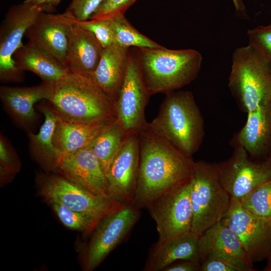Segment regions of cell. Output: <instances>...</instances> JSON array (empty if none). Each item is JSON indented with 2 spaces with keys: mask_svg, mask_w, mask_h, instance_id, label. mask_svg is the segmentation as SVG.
<instances>
[{
  "mask_svg": "<svg viewBox=\"0 0 271 271\" xmlns=\"http://www.w3.org/2000/svg\"><path fill=\"white\" fill-rule=\"evenodd\" d=\"M138 136V179L131 204L140 209L186 183L191 177L195 161L147 125Z\"/></svg>",
  "mask_w": 271,
  "mask_h": 271,
  "instance_id": "1",
  "label": "cell"
},
{
  "mask_svg": "<svg viewBox=\"0 0 271 271\" xmlns=\"http://www.w3.org/2000/svg\"><path fill=\"white\" fill-rule=\"evenodd\" d=\"M147 126L190 157L200 149L205 136L203 118L189 91L166 94L157 115Z\"/></svg>",
  "mask_w": 271,
  "mask_h": 271,
  "instance_id": "2",
  "label": "cell"
},
{
  "mask_svg": "<svg viewBox=\"0 0 271 271\" xmlns=\"http://www.w3.org/2000/svg\"><path fill=\"white\" fill-rule=\"evenodd\" d=\"M141 74L149 94H165L190 84L198 75L202 63L193 49L136 48Z\"/></svg>",
  "mask_w": 271,
  "mask_h": 271,
  "instance_id": "3",
  "label": "cell"
},
{
  "mask_svg": "<svg viewBox=\"0 0 271 271\" xmlns=\"http://www.w3.org/2000/svg\"><path fill=\"white\" fill-rule=\"evenodd\" d=\"M49 102L58 116L71 121L92 123L116 118L114 103L90 79L70 72L55 83Z\"/></svg>",
  "mask_w": 271,
  "mask_h": 271,
  "instance_id": "4",
  "label": "cell"
},
{
  "mask_svg": "<svg viewBox=\"0 0 271 271\" xmlns=\"http://www.w3.org/2000/svg\"><path fill=\"white\" fill-rule=\"evenodd\" d=\"M228 87L246 113L271 101V67L249 44L233 52Z\"/></svg>",
  "mask_w": 271,
  "mask_h": 271,
  "instance_id": "5",
  "label": "cell"
},
{
  "mask_svg": "<svg viewBox=\"0 0 271 271\" xmlns=\"http://www.w3.org/2000/svg\"><path fill=\"white\" fill-rule=\"evenodd\" d=\"M190 183L191 232L200 236L223 218L229 209L231 197L221 183L216 163L195 162Z\"/></svg>",
  "mask_w": 271,
  "mask_h": 271,
  "instance_id": "6",
  "label": "cell"
},
{
  "mask_svg": "<svg viewBox=\"0 0 271 271\" xmlns=\"http://www.w3.org/2000/svg\"><path fill=\"white\" fill-rule=\"evenodd\" d=\"M150 96L141 74L137 49L130 48L125 76L115 105L116 119L127 135L138 133L147 125L145 110Z\"/></svg>",
  "mask_w": 271,
  "mask_h": 271,
  "instance_id": "7",
  "label": "cell"
},
{
  "mask_svg": "<svg viewBox=\"0 0 271 271\" xmlns=\"http://www.w3.org/2000/svg\"><path fill=\"white\" fill-rule=\"evenodd\" d=\"M221 183L231 197L240 199L271 179V155L254 159L240 147L231 156L218 163Z\"/></svg>",
  "mask_w": 271,
  "mask_h": 271,
  "instance_id": "8",
  "label": "cell"
},
{
  "mask_svg": "<svg viewBox=\"0 0 271 271\" xmlns=\"http://www.w3.org/2000/svg\"><path fill=\"white\" fill-rule=\"evenodd\" d=\"M41 12L23 2L12 6L7 13L0 28V79L2 82L22 81L23 71L16 66L14 55L23 45L24 36Z\"/></svg>",
  "mask_w": 271,
  "mask_h": 271,
  "instance_id": "9",
  "label": "cell"
},
{
  "mask_svg": "<svg viewBox=\"0 0 271 271\" xmlns=\"http://www.w3.org/2000/svg\"><path fill=\"white\" fill-rule=\"evenodd\" d=\"M221 220L238 236L253 263L271 257L270 221L253 213L232 197Z\"/></svg>",
  "mask_w": 271,
  "mask_h": 271,
  "instance_id": "10",
  "label": "cell"
},
{
  "mask_svg": "<svg viewBox=\"0 0 271 271\" xmlns=\"http://www.w3.org/2000/svg\"><path fill=\"white\" fill-rule=\"evenodd\" d=\"M190 179L184 185L156 199L146 208L156 223L159 241L191 232L193 210Z\"/></svg>",
  "mask_w": 271,
  "mask_h": 271,
  "instance_id": "11",
  "label": "cell"
},
{
  "mask_svg": "<svg viewBox=\"0 0 271 271\" xmlns=\"http://www.w3.org/2000/svg\"><path fill=\"white\" fill-rule=\"evenodd\" d=\"M42 193L47 201L61 203L99 220L121 206L110 197L96 195L65 177L52 176L45 182Z\"/></svg>",
  "mask_w": 271,
  "mask_h": 271,
  "instance_id": "12",
  "label": "cell"
},
{
  "mask_svg": "<svg viewBox=\"0 0 271 271\" xmlns=\"http://www.w3.org/2000/svg\"><path fill=\"white\" fill-rule=\"evenodd\" d=\"M139 209L128 204L104 216L98 223L88 246L85 268L96 267L126 237L139 218Z\"/></svg>",
  "mask_w": 271,
  "mask_h": 271,
  "instance_id": "13",
  "label": "cell"
},
{
  "mask_svg": "<svg viewBox=\"0 0 271 271\" xmlns=\"http://www.w3.org/2000/svg\"><path fill=\"white\" fill-rule=\"evenodd\" d=\"M140 163L138 133L127 136L106 174L109 197L121 206L132 203L136 193Z\"/></svg>",
  "mask_w": 271,
  "mask_h": 271,
  "instance_id": "14",
  "label": "cell"
},
{
  "mask_svg": "<svg viewBox=\"0 0 271 271\" xmlns=\"http://www.w3.org/2000/svg\"><path fill=\"white\" fill-rule=\"evenodd\" d=\"M74 24V20L66 12L60 14L41 12L25 35L29 42L54 56L65 66Z\"/></svg>",
  "mask_w": 271,
  "mask_h": 271,
  "instance_id": "15",
  "label": "cell"
},
{
  "mask_svg": "<svg viewBox=\"0 0 271 271\" xmlns=\"http://www.w3.org/2000/svg\"><path fill=\"white\" fill-rule=\"evenodd\" d=\"M57 168L70 181L94 194L110 197L106 175L98 158L89 148L64 155Z\"/></svg>",
  "mask_w": 271,
  "mask_h": 271,
  "instance_id": "16",
  "label": "cell"
},
{
  "mask_svg": "<svg viewBox=\"0 0 271 271\" xmlns=\"http://www.w3.org/2000/svg\"><path fill=\"white\" fill-rule=\"evenodd\" d=\"M233 147L243 148L254 159L271 155V101L247 113L244 126L231 140Z\"/></svg>",
  "mask_w": 271,
  "mask_h": 271,
  "instance_id": "17",
  "label": "cell"
},
{
  "mask_svg": "<svg viewBox=\"0 0 271 271\" xmlns=\"http://www.w3.org/2000/svg\"><path fill=\"white\" fill-rule=\"evenodd\" d=\"M199 249L201 260L207 255H217L229 260L244 271L254 270L239 237L222 220L206 230L199 237Z\"/></svg>",
  "mask_w": 271,
  "mask_h": 271,
  "instance_id": "18",
  "label": "cell"
},
{
  "mask_svg": "<svg viewBox=\"0 0 271 271\" xmlns=\"http://www.w3.org/2000/svg\"><path fill=\"white\" fill-rule=\"evenodd\" d=\"M54 88L55 83L44 81L31 87L2 86L0 97L11 116L20 125L27 127L33 124L37 119L34 104L42 99L50 101Z\"/></svg>",
  "mask_w": 271,
  "mask_h": 271,
  "instance_id": "19",
  "label": "cell"
},
{
  "mask_svg": "<svg viewBox=\"0 0 271 271\" xmlns=\"http://www.w3.org/2000/svg\"><path fill=\"white\" fill-rule=\"evenodd\" d=\"M103 49L93 34L74 23L70 33L65 67L69 72L90 79Z\"/></svg>",
  "mask_w": 271,
  "mask_h": 271,
  "instance_id": "20",
  "label": "cell"
},
{
  "mask_svg": "<svg viewBox=\"0 0 271 271\" xmlns=\"http://www.w3.org/2000/svg\"><path fill=\"white\" fill-rule=\"evenodd\" d=\"M129 50L116 44L103 48L90 79L115 105L125 76Z\"/></svg>",
  "mask_w": 271,
  "mask_h": 271,
  "instance_id": "21",
  "label": "cell"
},
{
  "mask_svg": "<svg viewBox=\"0 0 271 271\" xmlns=\"http://www.w3.org/2000/svg\"><path fill=\"white\" fill-rule=\"evenodd\" d=\"M200 236L190 232L164 241H158L151 249L144 268L146 271H160L176 261L201 262Z\"/></svg>",
  "mask_w": 271,
  "mask_h": 271,
  "instance_id": "22",
  "label": "cell"
},
{
  "mask_svg": "<svg viewBox=\"0 0 271 271\" xmlns=\"http://www.w3.org/2000/svg\"><path fill=\"white\" fill-rule=\"evenodd\" d=\"M14 58L21 71H31L44 82L55 83L69 72L54 56L29 41L17 50Z\"/></svg>",
  "mask_w": 271,
  "mask_h": 271,
  "instance_id": "23",
  "label": "cell"
},
{
  "mask_svg": "<svg viewBox=\"0 0 271 271\" xmlns=\"http://www.w3.org/2000/svg\"><path fill=\"white\" fill-rule=\"evenodd\" d=\"M112 121L81 123L69 121L58 115L53 139L54 145L62 156L85 148Z\"/></svg>",
  "mask_w": 271,
  "mask_h": 271,
  "instance_id": "24",
  "label": "cell"
},
{
  "mask_svg": "<svg viewBox=\"0 0 271 271\" xmlns=\"http://www.w3.org/2000/svg\"><path fill=\"white\" fill-rule=\"evenodd\" d=\"M44 121L37 134L30 133V150L34 157L49 167L57 168L62 157L55 147L53 135L58 115L52 108L42 106Z\"/></svg>",
  "mask_w": 271,
  "mask_h": 271,
  "instance_id": "25",
  "label": "cell"
},
{
  "mask_svg": "<svg viewBox=\"0 0 271 271\" xmlns=\"http://www.w3.org/2000/svg\"><path fill=\"white\" fill-rule=\"evenodd\" d=\"M127 136L116 119L102 130L87 147L91 149L98 158L106 175L112 161Z\"/></svg>",
  "mask_w": 271,
  "mask_h": 271,
  "instance_id": "26",
  "label": "cell"
},
{
  "mask_svg": "<svg viewBox=\"0 0 271 271\" xmlns=\"http://www.w3.org/2000/svg\"><path fill=\"white\" fill-rule=\"evenodd\" d=\"M107 20L113 33L115 44L126 48L164 47L138 31L123 14L115 15Z\"/></svg>",
  "mask_w": 271,
  "mask_h": 271,
  "instance_id": "27",
  "label": "cell"
},
{
  "mask_svg": "<svg viewBox=\"0 0 271 271\" xmlns=\"http://www.w3.org/2000/svg\"><path fill=\"white\" fill-rule=\"evenodd\" d=\"M239 200L250 211L271 221V179Z\"/></svg>",
  "mask_w": 271,
  "mask_h": 271,
  "instance_id": "28",
  "label": "cell"
},
{
  "mask_svg": "<svg viewBox=\"0 0 271 271\" xmlns=\"http://www.w3.org/2000/svg\"><path fill=\"white\" fill-rule=\"evenodd\" d=\"M52 208L62 223L69 228L91 230L96 227L100 220L88 215L74 211L57 202L49 201Z\"/></svg>",
  "mask_w": 271,
  "mask_h": 271,
  "instance_id": "29",
  "label": "cell"
},
{
  "mask_svg": "<svg viewBox=\"0 0 271 271\" xmlns=\"http://www.w3.org/2000/svg\"><path fill=\"white\" fill-rule=\"evenodd\" d=\"M248 44L253 47L271 67V23L247 31Z\"/></svg>",
  "mask_w": 271,
  "mask_h": 271,
  "instance_id": "30",
  "label": "cell"
},
{
  "mask_svg": "<svg viewBox=\"0 0 271 271\" xmlns=\"http://www.w3.org/2000/svg\"><path fill=\"white\" fill-rule=\"evenodd\" d=\"M74 23L93 34L103 48L115 44L113 33L107 19H90L83 21L74 20Z\"/></svg>",
  "mask_w": 271,
  "mask_h": 271,
  "instance_id": "31",
  "label": "cell"
},
{
  "mask_svg": "<svg viewBox=\"0 0 271 271\" xmlns=\"http://www.w3.org/2000/svg\"><path fill=\"white\" fill-rule=\"evenodd\" d=\"M104 0H72L66 10L75 21H83L90 18Z\"/></svg>",
  "mask_w": 271,
  "mask_h": 271,
  "instance_id": "32",
  "label": "cell"
},
{
  "mask_svg": "<svg viewBox=\"0 0 271 271\" xmlns=\"http://www.w3.org/2000/svg\"><path fill=\"white\" fill-rule=\"evenodd\" d=\"M136 1L104 0L90 19H107L117 14H124Z\"/></svg>",
  "mask_w": 271,
  "mask_h": 271,
  "instance_id": "33",
  "label": "cell"
},
{
  "mask_svg": "<svg viewBox=\"0 0 271 271\" xmlns=\"http://www.w3.org/2000/svg\"><path fill=\"white\" fill-rule=\"evenodd\" d=\"M201 271H244L234 263L221 257L210 254L201 261Z\"/></svg>",
  "mask_w": 271,
  "mask_h": 271,
  "instance_id": "34",
  "label": "cell"
},
{
  "mask_svg": "<svg viewBox=\"0 0 271 271\" xmlns=\"http://www.w3.org/2000/svg\"><path fill=\"white\" fill-rule=\"evenodd\" d=\"M15 153L10 144L3 136L0 139V162L1 173L13 172L15 169Z\"/></svg>",
  "mask_w": 271,
  "mask_h": 271,
  "instance_id": "35",
  "label": "cell"
},
{
  "mask_svg": "<svg viewBox=\"0 0 271 271\" xmlns=\"http://www.w3.org/2000/svg\"><path fill=\"white\" fill-rule=\"evenodd\" d=\"M163 271H201V262L191 260H183L173 263Z\"/></svg>",
  "mask_w": 271,
  "mask_h": 271,
  "instance_id": "36",
  "label": "cell"
},
{
  "mask_svg": "<svg viewBox=\"0 0 271 271\" xmlns=\"http://www.w3.org/2000/svg\"><path fill=\"white\" fill-rule=\"evenodd\" d=\"M61 0H25L29 5L39 9L41 11L49 13L54 11Z\"/></svg>",
  "mask_w": 271,
  "mask_h": 271,
  "instance_id": "37",
  "label": "cell"
},
{
  "mask_svg": "<svg viewBox=\"0 0 271 271\" xmlns=\"http://www.w3.org/2000/svg\"><path fill=\"white\" fill-rule=\"evenodd\" d=\"M236 11L242 16L246 15V9L243 0H231Z\"/></svg>",
  "mask_w": 271,
  "mask_h": 271,
  "instance_id": "38",
  "label": "cell"
},
{
  "mask_svg": "<svg viewBox=\"0 0 271 271\" xmlns=\"http://www.w3.org/2000/svg\"><path fill=\"white\" fill-rule=\"evenodd\" d=\"M264 271H271V257L267 260L266 266L263 268Z\"/></svg>",
  "mask_w": 271,
  "mask_h": 271,
  "instance_id": "39",
  "label": "cell"
}]
</instances>
